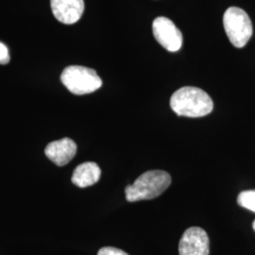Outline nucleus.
I'll list each match as a JSON object with an SVG mask.
<instances>
[{"mask_svg":"<svg viewBox=\"0 0 255 255\" xmlns=\"http://www.w3.org/2000/svg\"><path fill=\"white\" fill-rule=\"evenodd\" d=\"M152 31L157 42L170 52H177L182 46V34L170 19L157 17L152 24Z\"/></svg>","mask_w":255,"mask_h":255,"instance_id":"obj_5","label":"nucleus"},{"mask_svg":"<svg viewBox=\"0 0 255 255\" xmlns=\"http://www.w3.org/2000/svg\"><path fill=\"white\" fill-rule=\"evenodd\" d=\"M98 255H128L126 254L124 251L122 250H119L117 248H114V247H105V248H102L99 253Z\"/></svg>","mask_w":255,"mask_h":255,"instance_id":"obj_11","label":"nucleus"},{"mask_svg":"<svg viewBox=\"0 0 255 255\" xmlns=\"http://www.w3.org/2000/svg\"><path fill=\"white\" fill-rule=\"evenodd\" d=\"M46 157L58 166L68 164L77 153V144L72 139L65 137L49 143L45 149Z\"/></svg>","mask_w":255,"mask_h":255,"instance_id":"obj_8","label":"nucleus"},{"mask_svg":"<svg viewBox=\"0 0 255 255\" xmlns=\"http://www.w3.org/2000/svg\"><path fill=\"white\" fill-rule=\"evenodd\" d=\"M253 227H254V230L255 231V222H254V224H253Z\"/></svg>","mask_w":255,"mask_h":255,"instance_id":"obj_13","label":"nucleus"},{"mask_svg":"<svg viewBox=\"0 0 255 255\" xmlns=\"http://www.w3.org/2000/svg\"><path fill=\"white\" fill-rule=\"evenodd\" d=\"M9 63V54L8 47L0 42V64H7Z\"/></svg>","mask_w":255,"mask_h":255,"instance_id":"obj_12","label":"nucleus"},{"mask_svg":"<svg viewBox=\"0 0 255 255\" xmlns=\"http://www.w3.org/2000/svg\"><path fill=\"white\" fill-rule=\"evenodd\" d=\"M237 203L241 207L255 213V190L241 192L237 197Z\"/></svg>","mask_w":255,"mask_h":255,"instance_id":"obj_10","label":"nucleus"},{"mask_svg":"<svg viewBox=\"0 0 255 255\" xmlns=\"http://www.w3.org/2000/svg\"><path fill=\"white\" fill-rule=\"evenodd\" d=\"M101 167L98 164L93 162H86L76 167L71 181L78 187L85 188L99 182L101 179Z\"/></svg>","mask_w":255,"mask_h":255,"instance_id":"obj_9","label":"nucleus"},{"mask_svg":"<svg viewBox=\"0 0 255 255\" xmlns=\"http://www.w3.org/2000/svg\"><path fill=\"white\" fill-rule=\"evenodd\" d=\"M50 7L59 22L72 25L82 18L84 11L83 0H50Z\"/></svg>","mask_w":255,"mask_h":255,"instance_id":"obj_7","label":"nucleus"},{"mask_svg":"<svg viewBox=\"0 0 255 255\" xmlns=\"http://www.w3.org/2000/svg\"><path fill=\"white\" fill-rule=\"evenodd\" d=\"M61 81L69 91L78 96L91 94L102 85L100 76L94 69L81 65L67 66L61 75Z\"/></svg>","mask_w":255,"mask_h":255,"instance_id":"obj_3","label":"nucleus"},{"mask_svg":"<svg viewBox=\"0 0 255 255\" xmlns=\"http://www.w3.org/2000/svg\"><path fill=\"white\" fill-rule=\"evenodd\" d=\"M170 107L180 117L202 118L214 109L209 95L198 87L186 86L177 90L170 99Z\"/></svg>","mask_w":255,"mask_h":255,"instance_id":"obj_1","label":"nucleus"},{"mask_svg":"<svg viewBox=\"0 0 255 255\" xmlns=\"http://www.w3.org/2000/svg\"><path fill=\"white\" fill-rule=\"evenodd\" d=\"M180 255H209L210 240L207 233L200 227L188 228L179 244Z\"/></svg>","mask_w":255,"mask_h":255,"instance_id":"obj_6","label":"nucleus"},{"mask_svg":"<svg viewBox=\"0 0 255 255\" xmlns=\"http://www.w3.org/2000/svg\"><path fill=\"white\" fill-rule=\"evenodd\" d=\"M223 25L230 42L237 48L246 46L253 36V24L244 9L229 8L223 16Z\"/></svg>","mask_w":255,"mask_h":255,"instance_id":"obj_4","label":"nucleus"},{"mask_svg":"<svg viewBox=\"0 0 255 255\" xmlns=\"http://www.w3.org/2000/svg\"><path fill=\"white\" fill-rule=\"evenodd\" d=\"M171 184L170 175L163 170H149L138 177L125 189L129 202L153 200L162 195Z\"/></svg>","mask_w":255,"mask_h":255,"instance_id":"obj_2","label":"nucleus"}]
</instances>
